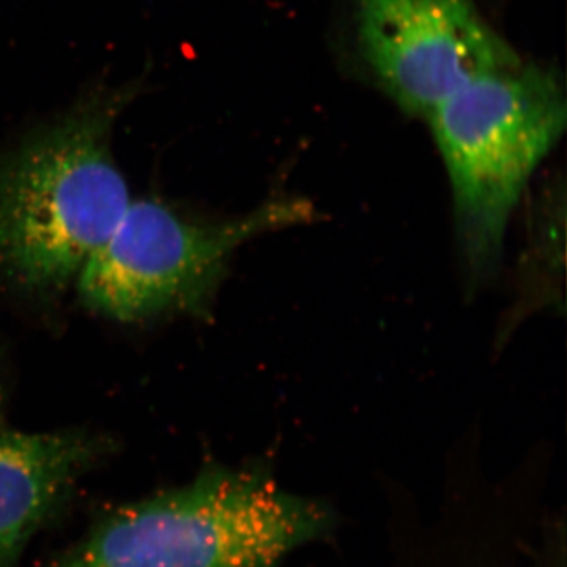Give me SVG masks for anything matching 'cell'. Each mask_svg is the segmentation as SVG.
<instances>
[{"label":"cell","instance_id":"7a4b0ae2","mask_svg":"<svg viewBox=\"0 0 567 567\" xmlns=\"http://www.w3.org/2000/svg\"><path fill=\"white\" fill-rule=\"evenodd\" d=\"M330 520L262 473L212 466L118 507L51 567H275Z\"/></svg>","mask_w":567,"mask_h":567},{"label":"cell","instance_id":"5b68a950","mask_svg":"<svg viewBox=\"0 0 567 567\" xmlns=\"http://www.w3.org/2000/svg\"><path fill=\"white\" fill-rule=\"evenodd\" d=\"M365 61L402 110L427 117L480 74L518 61L473 0H357Z\"/></svg>","mask_w":567,"mask_h":567},{"label":"cell","instance_id":"277c9868","mask_svg":"<svg viewBox=\"0 0 567 567\" xmlns=\"http://www.w3.org/2000/svg\"><path fill=\"white\" fill-rule=\"evenodd\" d=\"M305 200H275L230 221H203L158 200H137L80 271L82 301L121 322L169 312L205 316L235 249L315 219Z\"/></svg>","mask_w":567,"mask_h":567},{"label":"cell","instance_id":"3957f363","mask_svg":"<svg viewBox=\"0 0 567 567\" xmlns=\"http://www.w3.org/2000/svg\"><path fill=\"white\" fill-rule=\"evenodd\" d=\"M551 74L518 61L466 82L429 112L453 189L466 278L486 282L502 264L511 216L566 126Z\"/></svg>","mask_w":567,"mask_h":567},{"label":"cell","instance_id":"8992f818","mask_svg":"<svg viewBox=\"0 0 567 567\" xmlns=\"http://www.w3.org/2000/svg\"><path fill=\"white\" fill-rule=\"evenodd\" d=\"M111 447L87 431L0 432V567H17L52 511Z\"/></svg>","mask_w":567,"mask_h":567},{"label":"cell","instance_id":"6da1fadb","mask_svg":"<svg viewBox=\"0 0 567 567\" xmlns=\"http://www.w3.org/2000/svg\"><path fill=\"white\" fill-rule=\"evenodd\" d=\"M137 84L95 89L0 153V278L32 293L61 290L111 237L128 186L111 152Z\"/></svg>","mask_w":567,"mask_h":567},{"label":"cell","instance_id":"52a82bcc","mask_svg":"<svg viewBox=\"0 0 567 567\" xmlns=\"http://www.w3.org/2000/svg\"><path fill=\"white\" fill-rule=\"evenodd\" d=\"M2 404H3V385H2V374H0V424H2ZM0 432H2V427H0Z\"/></svg>","mask_w":567,"mask_h":567}]
</instances>
